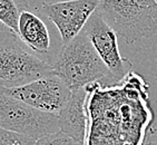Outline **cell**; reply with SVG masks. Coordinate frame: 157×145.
<instances>
[{"label": "cell", "instance_id": "obj_1", "mask_svg": "<svg viewBox=\"0 0 157 145\" xmlns=\"http://www.w3.org/2000/svg\"><path fill=\"white\" fill-rule=\"evenodd\" d=\"M52 66L55 74L70 89L86 87L91 83H99L101 87H107L110 83H117L85 29L73 40L61 46L52 59Z\"/></svg>", "mask_w": 157, "mask_h": 145}, {"label": "cell", "instance_id": "obj_2", "mask_svg": "<svg viewBox=\"0 0 157 145\" xmlns=\"http://www.w3.org/2000/svg\"><path fill=\"white\" fill-rule=\"evenodd\" d=\"M96 10L128 44L157 33V0H99Z\"/></svg>", "mask_w": 157, "mask_h": 145}, {"label": "cell", "instance_id": "obj_3", "mask_svg": "<svg viewBox=\"0 0 157 145\" xmlns=\"http://www.w3.org/2000/svg\"><path fill=\"white\" fill-rule=\"evenodd\" d=\"M26 47L12 31H0V87H17L54 72L52 64Z\"/></svg>", "mask_w": 157, "mask_h": 145}, {"label": "cell", "instance_id": "obj_4", "mask_svg": "<svg viewBox=\"0 0 157 145\" xmlns=\"http://www.w3.org/2000/svg\"><path fill=\"white\" fill-rule=\"evenodd\" d=\"M0 126L30 136L36 141L45 134L60 130L58 114L42 112L2 93H0Z\"/></svg>", "mask_w": 157, "mask_h": 145}, {"label": "cell", "instance_id": "obj_5", "mask_svg": "<svg viewBox=\"0 0 157 145\" xmlns=\"http://www.w3.org/2000/svg\"><path fill=\"white\" fill-rule=\"evenodd\" d=\"M0 93L16 97L42 112L58 114L69 100L71 89L52 72L17 87H0Z\"/></svg>", "mask_w": 157, "mask_h": 145}, {"label": "cell", "instance_id": "obj_6", "mask_svg": "<svg viewBox=\"0 0 157 145\" xmlns=\"http://www.w3.org/2000/svg\"><path fill=\"white\" fill-rule=\"evenodd\" d=\"M99 0H66L59 2H42V14L52 21L60 35L61 44L73 40L84 29Z\"/></svg>", "mask_w": 157, "mask_h": 145}, {"label": "cell", "instance_id": "obj_7", "mask_svg": "<svg viewBox=\"0 0 157 145\" xmlns=\"http://www.w3.org/2000/svg\"><path fill=\"white\" fill-rule=\"evenodd\" d=\"M95 49L108 67L116 82H121L126 74V68L132 63L121 57L117 41V33L100 16L97 10L93 12L84 27Z\"/></svg>", "mask_w": 157, "mask_h": 145}, {"label": "cell", "instance_id": "obj_8", "mask_svg": "<svg viewBox=\"0 0 157 145\" xmlns=\"http://www.w3.org/2000/svg\"><path fill=\"white\" fill-rule=\"evenodd\" d=\"M17 36L29 50L52 64L57 53L52 52L48 25L40 16L26 7L21 8Z\"/></svg>", "mask_w": 157, "mask_h": 145}, {"label": "cell", "instance_id": "obj_9", "mask_svg": "<svg viewBox=\"0 0 157 145\" xmlns=\"http://www.w3.org/2000/svg\"><path fill=\"white\" fill-rule=\"evenodd\" d=\"M88 98L86 87L71 89L69 100L58 113L60 130L75 139L77 144H86L88 137Z\"/></svg>", "mask_w": 157, "mask_h": 145}, {"label": "cell", "instance_id": "obj_10", "mask_svg": "<svg viewBox=\"0 0 157 145\" xmlns=\"http://www.w3.org/2000/svg\"><path fill=\"white\" fill-rule=\"evenodd\" d=\"M21 8V3L19 5L16 0H0V22L5 25L16 36L18 35Z\"/></svg>", "mask_w": 157, "mask_h": 145}, {"label": "cell", "instance_id": "obj_11", "mask_svg": "<svg viewBox=\"0 0 157 145\" xmlns=\"http://www.w3.org/2000/svg\"><path fill=\"white\" fill-rule=\"evenodd\" d=\"M0 144L2 145H30L36 144V139L25 134L0 126Z\"/></svg>", "mask_w": 157, "mask_h": 145}, {"label": "cell", "instance_id": "obj_12", "mask_svg": "<svg viewBox=\"0 0 157 145\" xmlns=\"http://www.w3.org/2000/svg\"><path fill=\"white\" fill-rule=\"evenodd\" d=\"M36 144L39 145H68V144H77L75 139L70 135L63 132V130H58L52 133L45 134L40 139L36 141Z\"/></svg>", "mask_w": 157, "mask_h": 145}, {"label": "cell", "instance_id": "obj_13", "mask_svg": "<svg viewBox=\"0 0 157 145\" xmlns=\"http://www.w3.org/2000/svg\"><path fill=\"white\" fill-rule=\"evenodd\" d=\"M59 1H66V0H42V2H46V3L59 2Z\"/></svg>", "mask_w": 157, "mask_h": 145}]
</instances>
